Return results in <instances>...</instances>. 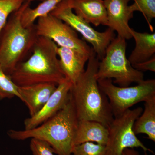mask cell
Returning a JSON list of instances; mask_svg holds the SVG:
<instances>
[{
    "label": "cell",
    "instance_id": "cell-1",
    "mask_svg": "<svg viewBox=\"0 0 155 155\" xmlns=\"http://www.w3.org/2000/svg\"><path fill=\"white\" fill-rule=\"evenodd\" d=\"M99 63L93 49L86 69L72 84L70 94L78 120L96 121L108 127L114 115L107 97L100 88L96 77Z\"/></svg>",
    "mask_w": 155,
    "mask_h": 155
},
{
    "label": "cell",
    "instance_id": "cell-2",
    "mask_svg": "<svg viewBox=\"0 0 155 155\" xmlns=\"http://www.w3.org/2000/svg\"><path fill=\"white\" fill-rule=\"evenodd\" d=\"M78 119L70 94L66 105L55 116L30 130L11 129L9 137L17 140L35 138L46 142L58 155H72Z\"/></svg>",
    "mask_w": 155,
    "mask_h": 155
},
{
    "label": "cell",
    "instance_id": "cell-3",
    "mask_svg": "<svg viewBox=\"0 0 155 155\" xmlns=\"http://www.w3.org/2000/svg\"><path fill=\"white\" fill-rule=\"evenodd\" d=\"M58 46L50 39L38 36L29 58L17 66L10 75L18 87L41 83L57 85L66 80L58 58Z\"/></svg>",
    "mask_w": 155,
    "mask_h": 155
},
{
    "label": "cell",
    "instance_id": "cell-4",
    "mask_svg": "<svg viewBox=\"0 0 155 155\" xmlns=\"http://www.w3.org/2000/svg\"><path fill=\"white\" fill-rule=\"evenodd\" d=\"M30 3L25 0L18 10L10 15L0 34V67L9 76L32 51L38 37L35 24L25 28L21 23L22 12Z\"/></svg>",
    "mask_w": 155,
    "mask_h": 155
},
{
    "label": "cell",
    "instance_id": "cell-5",
    "mask_svg": "<svg viewBox=\"0 0 155 155\" xmlns=\"http://www.w3.org/2000/svg\"><path fill=\"white\" fill-rule=\"evenodd\" d=\"M125 39L118 36L108 46L104 57L99 63L97 80L114 78V84L121 87L144 80L142 72L134 69L126 57Z\"/></svg>",
    "mask_w": 155,
    "mask_h": 155
},
{
    "label": "cell",
    "instance_id": "cell-6",
    "mask_svg": "<svg viewBox=\"0 0 155 155\" xmlns=\"http://www.w3.org/2000/svg\"><path fill=\"white\" fill-rule=\"evenodd\" d=\"M143 111L139 107L133 110L128 109L114 116L108 127L109 137L106 145L105 155H122L127 148H140L144 152L153 151L147 147L136 136L133 130L134 124Z\"/></svg>",
    "mask_w": 155,
    "mask_h": 155
},
{
    "label": "cell",
    "instance_id": "cell-7",
    "mask_svg": "<svg viewBox=\"0 0 155 155\" xmlns=\"http://www.w3.org/2000/svg\"><path fill=\"white\" fill-rule=\"evenodd\" d=\"M102 91L107 97L114 117L130 109L132 106L155 96L154 79L144 80L132 87L114 85L112 79L97 80Z\"/></svg>",
    "mask_w": 155,
    "mask_h": 155
},
{
    "label": "cell",
    "instance_id": "cell-8",
    "mask_svg": "<svg viewBox=\"0 0 155 155\" xmlns=\"http://www.w3.org/2000/svg\"><path fill=\"white\" fill-rule=\"evenodd\" d=\"M51 14L61 19L81 34L84 40L92 45L99 60L104 58L107 48L115 38L113 29L108 28L102 32L95 30L89 23L73 12L68 0H64L59 3Z\"/></svg>",
    "mask_w": 155,
    "mask_h": 155
},
{
    "label": "cell",
    "instance_id": "cell-9",
    "mask_svg": "<svg viewBox=\"0 0 155 155\" xmlns=\"http://www.w3.org/2000/svg\"><path fill=\"white\" fill-rule=\"evenodd\" d=\"M35 25L38 36L50 39L58 47L69 48L90 56L92 48L79 38L72 27L51 14L39 18Z\"/></svg>",
    "mask_w": 155,
    "mask_h": 155
},
{
    "label": "cell",
    "instance_id": "cell-10",
    "mask_svg": "<svg viewBox=\"0 0 155 155\" xmlns=\"http://www.w3.org/2000/svg\"><path fill=\"white\" fill-rule=\"evenodd\" d=\"M72 83L66 79L58 84L42 108L35 115L25 119V130L35 128L51 118L66 105L70 96Z\"/></svg>",
    "mask_w": 155,
    "mask_h": 155
},
{
    "label": "cell",
    "instance_id": "cell-11",
    "mask_svg": "<svg viewBox=\"0 0 155 155\" xmlns=\"http://www.w3.org/2000/svg\"><path fill=\"white\" fill-rule=\"evenodd\" d=\"M130 0H104L107 10L109 28L125 40L132 38L129 22L134 11L128 3Z\"/></svg>",
    "mask_w": 155,
    "mask_h": 155
},
{
    "label": "cell",
    "instance_id": "cell-12",
    "mask_svg": "<svg viewBox=\"0 0 155 155\" xmlns=\"http://www.w3.org/2000/svg\"><path fill=\"white\" fill-rule=\"evenodd\" d=\"M58 85L53 83H41L19 87L20 100L28 108L30 116L36 114L42 108Z\"/></svg>",
    "mask_w": 155,
    "mask_h": 155
},
{
    "label": "cell",
    "instance_id": "cell-13",
    "mask_svg": "<svg viewBox=\"0 0 155 155\" xmlns=\"http://www.w3.org/2000/svg\"><path fill=\"white\" fill-rule=\"evenodd\" d=\"M57 53L60 66L66 79L75 83L85 71L84 66L90 56L69 48L58 47Z\"/></svg>",
    "mask_w": 155,
    "mask_h": 155
},
{
    "label": "cell",
    "instance_id": "cell-14",
    "mask_svg": "<svg viewBox=\"0 0 155 155\" xmlns=\"http://www.w3.org/2000/svg\"><path fill=\"white\" fill-rule=\"evenodd\" d=\"M78 16L95 26H107L108 20L104 0H68Z\"/></svg>",
    "mask_w": 155,
    "mask_h": 155
},
{
    "label": "cell",
    "instance_id": "cell-15",
    "mask_svg": "<svg viewBox=\"0 0 155 155\" xmlns=\"http://www.w3.org/2000/svg\"><path fill=\"white\" fill-rule=\"evenodd\" d=\"M108 137V127L100 122L90 120H78L74 146L91 142L106 146Z\"/></svg>",
    "mask_w": 155,
    "mask_h": 155
},
{
    "label": "cell",
    "instance_id": "cell-16",
    "mask_svg": "<svg viewBox=\"0 0 155 155\" xmlns=\"http://www.w3.org/2000/svg\"><path fill=\"white\" fill-rule=\"evenodd\" d=\"M130 33L135 42V47L128 58L132 66L148 61L155 56V33L139 32L132 28Z\"/></svg>",
    "mask_w": 155,
    "mask_h": 155
},
{
    "label": "cell",
    "instance_id": "cell-17",
    "mask_svg": "<svg viewBox=\"0 0 155 155\" xmlns=\"http://www.w3.org/2000/svg\"><path fill=\"white\" fill-rule=\"evenodd\" d=\"M144 110L137 119L133 126L136 134H144L155 142V96L144 102Z\"/></svg>",
    "mask_w": 155,
    "mask_h": 155
},
{
    "label": "cell",
    "instance_id": "cell-18",
    "mask_svg": "<svg viewBox=\"0 0 155 155\" xmlns=\"http://www.w3.org/2000/svg\"><path fill=\"white\" fill-rule=\"evenodd\" d=\"M64 0H45L34 8H31L30 5L24 9L21 16L22 25L25 28L31 27L40 17L51 14L59 3Z\"/></svg>",
    "mask_w": 155,
    "mask_h": 155
},
{
    "label": "cell",
    "instance_id": "cell-19",
    "mask_svg": "<svg viewBox=\"0 0 155 155\" xmlns=\"http://www.w3.org/2000/svg\"><path fill=\"white\" fill-rule=\"evenodd\" d=\"M19 87L14 83L9 75L0 67V100L17 97L20 99Z\"/></svg>",
    "mask_w": 155,
    "mask_h": 155
},
{
    "label": "cell",
    "instance_id": "cell-20",
    "mask_svg": "<svg viewBox=\"0 0 155 155\" xmlns=\"http://www.w3.org/2000/svg\"><path fill=\"white\" fill-rule=\"evenodd\" d=\"M25 0H0V34L9 16L21 7Z\"/></svg>",
    "mask_w": 155,
    "mask_h": 155
},
{
    "label": "cell",
    "instance_id": "cell-21",
    "mask_svg": "<svg viewBox=\"0 0 155 155\" xmlns=\"http://www.w3.org/2000/svg\"><path fill=\"white\" fill-rule=\"evenodd\" d=\"M106 146L87 142L73 147L72 155H105Z\"/></svg>",
    "mask_w": 155,
    "mask_h": 155
},
{
    "label": "cell",
    "instance_id": "cell-22",
    "mask_svg": "<svg viewBox=\"0 0 155 155\" xmlns=\"http://www.w3.org/2000/svg\"><path fill=\"white\" fill-rule=\"evenodd\" d=\"M132 11L141 12L149 23L155 18V0H134Z\"/></svg>",
    "mask_w": 155,
    "mask_h": 155
},
{
    "label": "cell",
    "instance_id": "cell-23",
    "mask_svg": "<svg viewBox=\"0 0 155 155\" xmlns=\"http://www.w3.org/2000/svg\"><path fill=\"white\" fill-rule=\"evenodd\" d=\"M30 149L33 155H54V150L46 142L31 138Z\"/></svg>",
    "mask_w": 155,
    "mask_h": 155
},
{
    "label": "cell",
    "instance_id": "cell-24",
    "mask_svg": "<svg viewBox=\"0 0 155 155\" xmlns=\"http://www.w3.org/2000/svg\"><path fill=\"white\" fill-rule=\"evenodd\" d=\"M132 67L138 71H150L155 72V56L148 61L134 64Z\"/></svg>",
    "mask_w": 155,
    "mask_h": 155
},
{
    "label": "cell",
    "instance_id": "cell-25",
    "mask_svg": "<svg viewBox=\"0 0 155 155\" xmlns=\"http://www.w3.org/2000/svg\"><path fill=\"white\" fill-rule=\"evenodd\" d=\"M122 155H141L137 150L134 148L125 149L122 152ZM143 155H147V152H144V154Z\"/></svg>",
    "mask_w": 155,
    "mask_h": 155
},
{
    "label": "cell",
    "instance_id": "cell-26",
    "mask_svg": "<svg viewBox=\"0 0 155 155\" xmlns=\"http://www.w3.org/2000/svg\"><path fill=\"white\" fill-rule=\"evenodd\" d=\"M28 2H34V1H40V2H43V1H44L45 0H27Z\"/></svg>",
    "mask_w": 155,
    "mask_h": 155
}]
</instances>
